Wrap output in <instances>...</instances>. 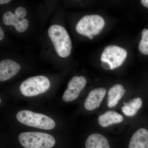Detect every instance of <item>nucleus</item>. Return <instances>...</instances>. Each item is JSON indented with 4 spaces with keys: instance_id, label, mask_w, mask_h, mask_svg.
Listing matches in <instances>:
<instances>
[{
    "instance_id": "f257e3e1",
    "label": "nucleus",
    "mask_w": 148,
    "mask_h": 148,
    "mask_svg": "<svg viewBox=\"0 0 148 148\" xmlns=\"http://www.w3.org/2000/svg\"><path fill=\"white\" fill-rule=\"evenodd\" d=\"M56 53L61 58H66L71 54L72 42L68 32L61 25H53L48 31Z\"/></svg>"
},
{
    "instance_id": "f03ea898",
    "label": "nucleus",
    "mask_w": 148,
    "mask_h": 148,
    "mask_svg": "<svg viewBox=\"0 0 148 148\" xmlns=\"http://www.w3.org/2000/svg\"><path fill=\"white\" fill-rule=\"evenodd\" d=\"M16 119L22 124L30 127L49 130L55 127V122L52 119L43 114L29 110H21L16 114Z\"/></svg>"
},
{
    "instance_id": "7ed1b4c3",
    "label": "nucleus",
    "mask_w": 148,
    "mask_h": 148,
    "mask_svg": "<svg viewBox=\"0 0 148 148\" xmlns=\"http://www.w3.org/2000/svg\"><path fill=\"white\" fill-rule=\"evenodd\" d=\"M18 140L25 148H51L56 143L52 135L41 132H22L18 136Z\"/></svg>"
},
{
    "instance_id": "20e7f679",
    "label": "nucleus",
    "mask_w": 148,
    "mask_h": 148,
    "mask_svg": "<svg viewBox=\"0 0 148 148\" xmlns=\"http://www.w3.org/2000/svg\"><path fill=\"white\" fill-rule=\"evenodd\" d=\"M50 86L49 79L42 75L31 77L21 83L20 90L27 97L36 96L45 92Z\"/></svg>"
},
{
    "instance_id": "39448f33",
    "label": "nucleus",
    "mask_w": 148,
    "mask_h": 148,
    "mask_svg": "<svg viewBox=\"0 0 148 148\" xmlns=\"http://www.w3.org/2000/svg\"><path fill=\"white\" fill-rule=\"evenodd\" d=\"M105 24V20L99 15H86L78 22L76 30L78 33L83 36L86 34L95 36L100 33Z\"/></svg>"
},
{
    "instance_id": "423d86ee",
    "label": "nucleus",
    "mask_w": 148,
    "mask_h": 148,
    "mask_svg": "<svg viewBox=\"0 0 148 148\" xmlns=\"http://www.w3.org/2000/svg\"><path fill=\"white\" fill-rule=\"evenodd\" d=\"M127 56L124 49L115 45H109L105 48L101 57L102 62H107L114 70L121 66Z\"/></svg>"
},
{
    "instance_id": "0eeeda50",
    "label": "nucleus",
    "mask_w": 148,
    "mask_h": 148,
    "mask_svg": "<svg viewBox=\"0 0 148 148\" xmlns=\"http://www.w3.org/2000/svg\"><path fill=\"white\" fill-rule=\"evenodd\" d=\"M86 84V79L84 77L77 76L73 77L68 84V88L64 92L63 100L65 102H69L75 100L79 96Z\"/></svg>"
},
{
    "instance_id": "6e6552de",
    "label": "nucleus",
    "mask_w": 148,
    "mask_h": 148,
    "mask_svg": "<svg viewBox=\"0 0 148 148\" xmlns=\"http://www.w3.org/2000/svg\"><path fill=\"white\" fill-rule=\"evenodd\" d=\"M21 66L15 61L5 59L0 62V81H5L15 76L21 69Z\"/></svg>"
},
{
    "instance_id": "1a4fd4ad",
    "label": "nucleus",
    "mask_w": 148,
    "mask_h": 148,
    "mask_svg": "<svg viewBox=\"0 0 148 148\" xmlns=\"http://www.w3.org/2000/svg\"><path fill=\"white\" fill-rule=\"evenodd\" d=\"M106 90L103 88H95L90 91L84 103L85 108L88 111L98 108L101 106L105 95Z\"/></svg>"
},
{
    "instance_id": "9d476101",
    "label": "nucleus",
    "mask_w": 148,
    "mask_h": 148,
    "mask_svg": "<svg viewBox=\"0 0 148 148\" xmlns=\"http://www.w3.org/2000/svg\"><path fill=\"white\" fill-rule=\"evenodd\" d=\"M4 24L7 26H13L18 33H23L29 27V21L25 18H18L14 14L8 11L4 14L3 16Z\"/></svg>"
},
{
    "instance_id": "9b49d317",
    "label": "nucleus",
    "mask_w": 148,
    "mask_h": 148,
    "mask_svg": "<svg viewBox=\"0 0 148 148\" xmlns=\"http://www.w3.org/2000/svg\"><path fill=\"white\" fill-rule=\"evenodd\" d=\"M128 148H148V130L140 128L132 135Z\"/></svg>"
},
{
    "instance_id": "f8f14e48",
    "label": "nucleus",
    "mask_w": 148,
    "mask_h": 148,
    "mask_svg": "<svg viewBox=\"0 0 148 148\" xmlns=\"http://www.w3.org/2000/svg\"><path fill=\"white\" fill-rule=\"evenodd\" d=\"M123 117L120 114L113 111H109L101 115L98 119V123L103 127L112 125L120 123L123 121Z\"/></svg>"
},
{
    "instance_id": "ddd939ff",
    "label": "nucleus",
    "mask_w": 148,
    "mask_h": 148,
    "mask_svg": "<svg viewBox=\"0 0 148 148\" xmlns=\"http://www.w3.org/2000/svg\"><path fill=\"white\" fill-rule=\"evenodd\" d=\"M125 92L123 86L121 84H116L110 88L108 92V107L109 108L115 107Z\"/></svg>"
},
{
    "instance_id": "4468645a",
    "label": "nucleus",
    "mask_w": 148,
    "mask_h": 148,
    "mask_svg": "<svg viewBox=\"0 0 148 148\" xmlns=\"http://www.w3.org/2000/svg\"><path fill=\"white\" fill-rule=\"evenodd\" d=\"M85 145L86 148H110L107 138L99 133L89 135Z\"/></svg>"
},
{
    "instance_id": "2eb2a0df",
    "label": "nucleus",
    "mask_w": 148,
    "mask_h": 148,
    "mask_svg": "<svg viewBox=\"0 0 148 148\" xmlns=\"http://www.w3.org/2000/svg\"><path fill=\"white\" fill-rule=\"evenodd\" d=\"M142 105L143 101L141 98H134L127 103H123L121 107L122 112L127 116H134L141 108Z\"/></svg>"
},
{
    "instance_id": "dca6fc26",
    "label": "nucleus",
    "mask_w": 148,
    "mask_h": 148,
    "mask_svg": "<svg viewBox=\"0 0 148 148\" xmlns=\"http://www.w3.org/2000/svg\"><path fill=\"white\" fill-rule=\"evenodd\" d=\"M139 49L140 52L142 54L144 55H148V39L147 40L142 39L140 40L139 46Z\"/></svg>"
},
{
    "instance_id": "f3484780",
    "label": "nucleus",
    "mask_w": 148,
    "mask_h": 148,
    "mask_svg": "<svg viewBox=\"0 0 148 148\" xmlns=\"http://www.w3.org/2000/svg\"><path fill=\"white\" fill-rule=\"evenodd\" d=\"M14 14L18 18H24L27 14L26 9L22 7H18L16 9Z\"/></svg>"
},
{
    "instance_id": "a211bd4d",
    "label": "nucleus",
    "mask_w": 148,
    "mask_h": 148,
    "mask_svg": "<svg viewBox=\"0 0 148 148\" xmlns=\"http://www.w3.org/2000/svg\"><path fill=\"white\" fill-rule=\"evenodd\" d=\"M101 66L106 70H110L111 69L110 65L107 62H101Z\"/></svg>"
},
{
    "instance_id": "6ab92c4d",
    "label": "nucleus",
    "mask_w": 148,
    "mask_h": 148,
    "mask_svg": "<svg viewBox=\"0 0 148 148\" xmlns=\"http://www.w3.org/2000/svg\"><path fill=\"white\" fill-rule=\"evenodd\" d=\"M5 35L1 27H0V40L1 41L4 38Z\"/></svg>"
},
{
    "instance_id": "aec40b11",
    "label": "nucleus",
    "mask_w": 148,
    "mask_h": 148,
    "mask_svg": "<svg viewBox=\"0 0 148 148\" xmlns=\"http://www.w3.org/2000/svg\"><path fill=\"white\" fill-rule=\"evenodd\" d=\"M141 2L144 6L148 8V0H142Z\"/></svg>"
},
{
    "instance_id": "412c9836",
    "label": "nucleus",
    "mask_w": 148,
    "mask_h": 148,
    "mask_svg": "<svg viewBox=\"0 0 148 148\" xmlns=\"http://www.w3.org/2000/svg\"><path fill=\"white\" fill-rule=\"evenodd\" d=\"M10 1V0H1L0 1V4L2 5L8 3Z\"/></svg>"
}]
</instances>
